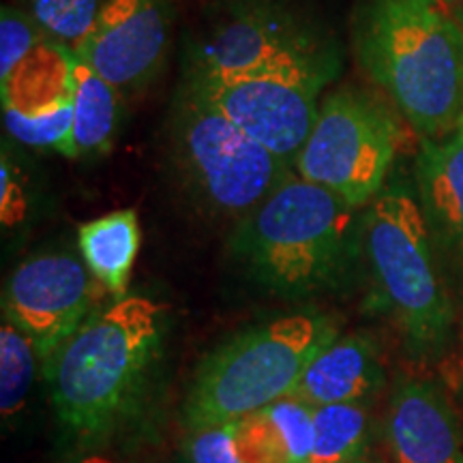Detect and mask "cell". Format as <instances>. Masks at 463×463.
Returning a JSON list of instances; mask_svg holds the SVG:
<instances>
[{"label": "cell", "instance_id": "484cf974", "mask_svg": "<svg viewBox=\"0 0 463 463\" xmlns=\"http://www.w3.org/2000/svg\"><path fill=\"white\" fill-rule=\"evenodd\" d=\"M75 463H123V461L112 459V457H108V455H97V453H92V455L82 457V459H78Z\"/></svg>", "mask_w": 463, "mask_h": 463}, {"label": "cell", "instance_id": "9c48e42d", "mask_svg": "<svg viewBox=\"0 0 463 463\" xmlns=\"http://www.w3.org/2000/svg\"><path fill=\"white\" fill-rule=\"evenodd\" d=\"M108 289L82 256L45 251L17 264L3 289V317L33 339L42 364L99 309Z\"/></svg>", "mask_w": 463, "mask_h": 463}, {"label": "cell", "instance_id": "30bf717a", "mask_svg": "<svg viewBox=\"0 0 463 463\" xmlns=\"http://www.w3.org/2000/svg\"><path fill=\"white\" fill-rule=\"evenodd\" d=\"M204 99L294 170L326 86L303 78H189Z\"/></svg>", "mask_w": 463, "mask_h": 463}, {"label": "cell", "instance_id": "7c38bea8", "mask_svg": "<svg viewBox=\"0 0 463 463\" xmlns=\"http://www.w3.org/2000/svg\"><path fill=\"white\" fill-rule=\"evenodd\" d=\"M386 431L395 463H461V433L455 412L431 382H397Z\"/></svg>", "mask_w": 463, "mask_h": 463}, {"label": "cell", "instance_id": "e0dca14e", "mask_svg": "<svg viewBox=\"0 0 463 463\" xmlns=\"http://www.w3.org/2000/svg\"><path fill=\"white\" fill-rule=\"evenodd\" d=\"M140 242L142 230L136 211L108 213L78 228L80 256L114 300L129 297L127 289Z\"/></svg>", "mask_w": 463, "mask_h": 463}, {"label": "cell", "instance_id": "d6986e66", "mask_svg": "<svg viewBox=\"0 0 463 463\" xmlns=\"http://www.w3.org/2000/svg\"><path fill=\"white\" fill-rule=\"evenodd\" d=\"M369 436L363 402L314 408V447L309 463H345L364 457Z\"/></svg>", "mask_w": 463, "mask_h": 463}, {"label": "cell", "instance_id": "2e32d148", "mask_svg": "<svg viewBox=\"0 0 463 463\" xmlns=\"http://www.w3.org/2000/svg\"><path fill=\"white\" fill-rule=\"evenodd\" d=\"M75 52L54 39H43L20 67L0 82L3 108L37 116L73 101Z\"/></svg>", "mask_w": 463, "mask_h": 463}, {"label": "cell", "instance_id": "277c9868", "mask_svg": "<svg viewBox=\"0 0 463 463\" xmlns=\"http://www.w3.org/2000/svg\"><path fill=\"white\" fill-rule=\"evenodd\" d=\"M339 337L322 314H289L236 333L200 363L184 402L189 430L256 414L297 389L309 363Z\"/></svg>", "mask_w": 463, "mask_h": 463}, {"label": "cell", "instance_id": "4fadbf2b", "mask_svg": "<svg viewBox=\"0 0 463 463\" xmlns=\"http://www.w3.org/2000/svg\"><path fill=\"white\" fill-rule=\"evenodd\" d=\"M416 184L433 245L463 269V123L444 140H422Z\"/></svg>", "mask_w": 463, "mask_h": 463}, {"label": "cell", "instance_id": "4316f807", "mask_svg": "<svg viewBox=\"0 0 463 463\" xmlns=\"http://www.w3.org/2000/svg\"><path fill=\"white\" fill-rule=\"evenodd\" d=\"M345 463H369V461L364 459V457H361V459H354V461H345Z\"/></svg>", "mask_w": 463, "mask_h": 463}, {"label": "cell", "instance_id": "d4e9b609", "mask_svg": "<svg viewBox=\"0 0 463 463\" xmlns=\"http://www.w3.org/2000/svg\"><path fill=\"white\" fill-rule=\"evenodd\" d=\"M0 213H3V223L9 228L26 217L24 183L17 178V167L7 148L3 150V164H0Z\"/></svg>", "mask_w": 463, "mask_h": 463}, {"label": "cell", "instance_id": "83f0119b", "mask_svg": "<svg viewBox=\"0 0 463 463\" xmlns=\"http://www.w3.org/2000/svg\"><path fill=\"white\" fill-rule=\"evenodd\" d=\"M461 463H463V457H461Z\"/></svg>", "mask_w": 463, "mask_h": 463}, {"label": "cell", "instance_id": "7402d4cb", "mask_svg": "<svg viewBox=\"0 0 463 463\" xmlns=\"http://www.w3.org/2000/svg\"><path fill=\"white\" fill-rule=\"evenodd\" d=\"M5 129L14 140L33 148H54L61 153L73 127V101L67 106L37 116H26L3 108Z\"/></svg>", "mask_w": 463, "mask_h": 463}, {"label": "cell", "instance_id": "9a60e30c", "mask_svg": "<svg viewBox=\"0 0 463 463\" xmlns=\"http://www.w3.org/2000/svg\"><path fill=\"white\" fill-rule=\"evenodd\" d=\"M236 431L247 463H309L314 408L297 397L279 399L236 420Z\"/></svg>", "mask_w": 463, "mask_h": 463}, {"label": "cell", "instance_id": "3957f363", "mask_svg": "<svg viewBox=\"0 0 463 463\" xmlns=\"http://www.w3.org/2000/svg\"><path fill=\"white\" fill-rule=\"evenodd\" d=\"M363 217L331 189L289 174L239 219L230 256L266 292L298 300L337 289L363 258Z\"/></svg>", "mask_w": 463, "mask_h": 463}, {"label": "cell", "instance_id": "5bb4252c", "mask_svg": "<svg viewBox=\"0 0 463 463\" xmlns=\"http://www.w3.org/2000/svg\"><path fill=\"white\" fill-rule=\"evenodd\" d=\"M382 382L375 344L364 335H345L317 354L289 397L311 408L333 403H356L372 395Z\"/></svg>", "mask_w": 463, "mask_h": 463}, {"label": "cell", "instance_id": "8fae6325", "mask_svg": "<svg viewBox=\"0 0 463 463\" xmlns=\"http://www.w3.org/2000/svg\"><path fill=\"white\" fill-rule=\"evenodd\" d=\"M172 22L170 0H106L75 56L123 97L136 95L164 69Z\"/></svg>", "mask_w": 463, "mask_h": 463}, {"label": "cell", "instance_id": "5b68a950", "mask_svg": "<svg viewBox=\"0 0 463 463\" xmlns=\"http://www.w3.org/2000/svg\"><path fill=\"white\" fill-rule=\"evenodd\" d=\"M339 39L292 0H223L189 45V78H303L333 84Z\"/></svg>", "mask_w": 463, "mask_h": 463}, {"label": "cell", "instance_id": "ac0fdd59", "mask_svg": "<svg viewBox=\"0 0 463 463\" xmlns=\"http://www.w3.org/2000/svg\"><path fill=\"white\" fill-rule=\"evenodd\" d=\"M120 99V90L75 56L73 127L61 155L69 159H95L106 155L118 133L123 112Z\"/></svg>", "mask_w": 463, "mask_h": 463}, {"label": "cell", "instance_id": "ffe728a7", "mask_svg": "<svg viewBox=\"0 0 463 463\" xmlns=\"http://www.w3.org/2000/svg\"><path fill=\"white\" fill-rule=\"evenodd\" d=\"M42 358L33 339L17 324L3 317L0 324V414L14 420L31 395L34 372Z\"/></svg>", "mask_w": 463, "mask_h": 463}, {"label": "cell", "instance_id": "7a4b0ae2", "mask_svg": "<svg viewBox=\"0 0 463 463\" xmlns=\"http://www.w3.org/2000/svg\"><path fill=\"white\" fill-rule=\"evenodd\" d=\"M442 0H363L352 15L358 65L420 140L463 123V24Z\"/></svg>", "mask_w": 463, "mask_h": 463}, {"label": "cell", "instance_id": "ba28073f", "mask_svg": "<svg viewBox=\"0 0 463 463\" xmlns=\"http://www.w3.org/2000/svg\"><path fill=\"white\" fill-rule=\"evenodd\" d=\"M397 144V118L384 103L361 89H339L322 101L294 170L363 208L386 187Z\"/></svg>", "mask_w": 463, "mask_h": 463}, {"label": "cell", "instance_id": "603a6c76", "mask_svg": "<svg viewBox=\"0 0 463 463\" xmlns=\"http://www.w3.org/2000/svg\"><path fill=\"white\" fill-rule=\"evenodd\" d=\"M43 39H48V34L24 9L5 5L0 15V82H5Z\"/></svg>", "mask_w": 463, "mask_h": 463}, {"label": "cell", "instance_id": "44dd1931", "mask_svg": "<svg viewBox=\"0 0 463 463\" xmlns=\"http://www.w3.org/2000/svg\"><path fill=\"white\" fill-rule=\"evenodd\" d=\"M106 0H24V11L50 39L78 52L89 37Z\"/></svg>", "mask_w": 463, "mask_h": 463}, {"label": "cell", "instance_id": "52a82bcc", "mask_svg": "<svg viewBox=\"0 0 463 463\" xmlns=\"http://www.w3.org/2000/svg\"><path fill=\"white\" fill-rule=\"evenodd\" d=\"M167 136L187 189L219 215L245 217L292 174L184 80L172 99Z\"/></svg>", "mask_w": 463, "mask_h": 463}, {"label": "cell", "instance_id": "cb8c5ba5", "mask_svg": "<svg viewBox=\"0 0 463 463\" xmlns=\"http://www.w3.org/2000/svg\"><path fill=\"white\" fill-rule=\"evenodd\" d=\"M184 453L189 463H247L241 455L236 420L191 430Z\"/></svg>", "mask_w": 463, "mask_h": 463}, {"label": "cell", "instance_id": "6da1fadb", "mask_svg": "<svg viewBox=\"0 0 463 463\" xmlns=\"http://www.w3.org/2000/svg\"><path fill=\"white\" fill-rule=\"evenodd\" d=\"M164 333V307L125 297L99 307L43 363L56 419L69 436L99 442L140 412Z\"/></svg>", "mask_w": 463, "mask_h": 463}, {"label": "cell", "instance_id": "8992f818", "mask_svg": "<svg viewBox=\"0 0 463 463\" xmlns=\"http://www.w3.org/2000/svg\"><path fill=\"white\" fill-rule=\"evenodd\" d=\"M361 242L373 286L410 350L439 354L453 328V305L419 194L408 183L386 184L367 206Z\"/></svg>", "mask_w": 463, "mask_h": 463}]
</instances>
